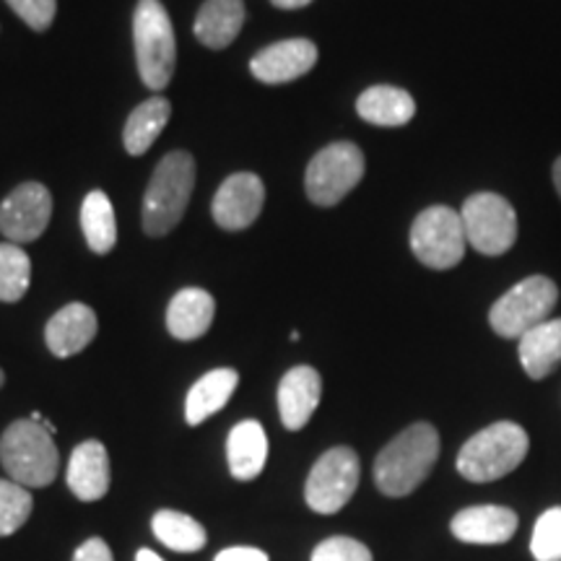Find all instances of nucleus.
<instances>
[{
  "label": "nucleus",
  "instance_id": "f257e3e1",
  "mask_svg": "<svg viewBox=\"0 0 561 561\" xmlns=\"http://www.w3.org/2000/svg\"><path fill=\"white\" fill-rule=\"evenodd\" d=\"M439 458V432L426 421L411 424L382 447L375 460V483L385 496L401 500L430 479Z\"/></svg>",
  "mask_w": 561,
  "mask_h": 561
},
{
  "label": "nucleus",
  "instance_id": "f03ea898",
  "mask_svg": "<svg viewBox=\"0 0 561 561\" xmlns=\"http://www.w3.org/2000/svg\"><path fill=\"white\" fill-rule=\"evenodd\" d=\"M530 450L528 432L515 421H496L473 434L458 453V473L473 483L500 481L525 460Z\"/></svg>",
  "mask_w": 561,
  "mask_h": 561
},
{
  "label": "nucleus",
  "instance_id": "7ed1b4c3",
  "mask_svg": "<svg viewBox=\"0 0 561 561\" xmlns=\"http://www.w3.org/2000/svg\"><path fill=\"white\" fill-rule=\"evenodd\" d=\"M195 187V161L187 151H172L159 161L144 195V229L164 237L185 216Z\"/></svg>",
  "mask_w": 561,
  "mask_h": 561
},
{
  "label": "nucleus",
  "instance_id": "20e7f679",
  "mask_svg": "<svg viewBox=\"0 0 561 561\" xmlns=\"http://www.w3.org/2000/svg\"><path fill=\"white\" fill-rule=\"evenodd\" d=\"M0 462L11 481L26 489H42L50 486L58 476L60 455L45 426L32 419H19L0 437Z\"/></svg>",
  "mask_w": 561,
  "mask_h": 561
},
{
  "label": "nucleus",
  "instance_id": "39448f33",
  "mask_svg": "<svg viewBox=\"0 0 561 561\" xmlns=\"http://www.w3.org/2000/svg\"><path fill=\"white\" fill-rule=\"evenodd\" d=\"M133 39L140 81L153 91H161L174 76L178 42H174L172 19L161 0H138L133 13Z\"/></svg>",
  "mask_w": 561,
  "mask_h": 561
},
{
  "label": "nucleus",
  "instance_id": "423d86ee",
  "mask_svg": "<svg viewBox=\"0 0 561 561\" xmlns=\"http://www.w3.org/2000/svg\"><path fill=\"white\" fill-rule=\"evenodd\" d=\"M559 305V286L549 276H530L515 284L491 305L489 325L502 339L520 341L525 333L551 320Z\"/></svg>",
  "mask_w": 561,
  "mask_h": 561
},
{
  "label": "nucleus",
  "instance_id": "0eeeda50",
  "mask_svg": "<svg viewBox=\"0 0 561 561\" xmlns=\"http://www.w3.org/2000/svg\"><path fill=\"white\" fill-rule=\"evenodd\" d=\"M367 170V161L356 144L339 140L318 151L307 167L305 187L314 206L331 208L346 198L359 185Z\"/></svg>",
  "mask_w": 561,
  "mask_h": 561
},
{
  "label": "nucleus",
  "instance_id": "6e6552de",
  "mask_svg": "<svg viewBox=\"0 0 561 561\" xmlns=\"http://www.w3.org/2000/svg\"><path fill=\"white\" fill-rule=\"evenodd\" d=\"M468 240L458 210L430 206L411 227V250L421 265L432 271H450L466 255Z\"/></svg>",
  "mask_w": 561,
  "mask_h": 561
},
{
  "label": "nucleus",
  "instance_id": "1a4fd4ad",
  "mask_svg": "<svg viewBox=\"0 0 561 561\" xmlns=\"http://www.w3.org/2000/svg\"><path fill=\"white\" fill-rule=\"evenodd\" d=\"M466 240L481 255L496 257L512 250L517 242L520 227L517 214L507 198L496 193H476L462 203L460 210Z\"/></svg>",
  "mask_w": 561,
  "mask_h": 561
},
{
  "label": "nucleus",
  "instance_id": "9d476101",
  "mask_svg": "<svg viewBox=\"0 0 561 561\" xmlns=\"http://www.w3.org/2000/svg\"><path fill=\"white\" fill-rule=\"evenodd\" d=\"M362 462L351 447H333L325 455H320L307 476L305 500L312 512L318 515H335L341 512L354 496L359 486Z\"/></svg>",
  "mask_w": 561,
  "mask_h": 561
},
{
  "label": "nucleus",
  "instance_id": "9b49d317",
  "mask_svg": "<svg viewBox=\"0 0 561 561\" xmlns=\"http://www.w3.org/2000/svg\"><path fill=\"white\" fill-rule=\"evenodd\" d=\"M53 216V195L42 182H24L0 206V234L13 244L45 234Z\"/></svg>",
  "mask_w": 561,
  "mask_h": 561
},
{
  "label": "nucleus",
  "instance_id": "f8f14e48",
  "mask_svg": "<svg viewBox=\"0 0 561 561\" xmlns=\"http://www.w3.org/2000/svg\"><path fill=\"white\" fill-rule=\"evenodd\" d=\"M265 203V185L257 174L240 172L231 174L221 182V187L216 191L214 206V221L227 231H240L255 224L261 216Z\"/></svg>",
  "mask_w": 561,
  "mask_h": 561
},
{
  "label": "nucleus",
  "instance_id": "ddd939ff",
  "mask_svg": "<svg viewBox=\"0 0 561 561\" xmlns=\"http://www.w3.org/2000/svg\"><path fill=\"white\" fill-rule=\"evenodd\" d=\"M318 62V47L310 39H284L265 47L250 60V70L263 83H289L307 76Z\"/></svg>",
  "mask_w": 561,
  "mask_h": 561
},
{
  "label": "nucleus",
  "instance_id": "4468645a",
  "mask_svg": "<svg viewBox=\"0 0 561 561\" xmlns=\"http://www.w3.org/2000/svg\"><path fill=\"white\" fill-rule=\"evenodd\" d=\"M517 515L510 507L500 504H479V507L460 510L453 517L450 530L462 543L496 546L507 543L517 533Z\"/></svg>",
  "mask_w": 561,
  "mask_h": 561
},
{
  "label": "nucleus",
  "instance_id": "2eb2a0df",
  "mask_svg": "<svg viewBox=\"0 0 561 561\" xmlns=\"http://www.w3.org/2000/svg\"><path fill=\"white\" fill-rule=\"evenodd\" d=\"M322 377L312 367H291L278 385L280 421L289 432H299L310 424L314 409L320 405Z\"/></svg>",
  "mask_w": 561,
  "mask_h": 561
},
{
  "label": "nucleus",
  "instance_id": "dca6fc26",
  "mask_svg": "<svg viewBox=\"0 0 561 561\" xmlns=\"http://www.w3.org/2000/svg\"><path fill=\"white\" fill-rule=\"evenodd\" d=\"M96 331H100V322H96L94 310L81 301H73L53 314L45 328V341L58 359H68V356L81 354L96 339Z\"/></svg>",
  "mask_w": 561,
  "mask_h": 561
},
{
  "label": "nucleus",
  "instance_id": "f3484780",
  "mask_svg": "<svg viewBox=\"0 0 561 561\" xmlns=\"http://www.w3.org/2000/svg\"><path fill=\"white\" fill-rule=\"evenodd\" d=\"M68 486L81 502H100L110 491V455L100 439H87L70 453Z\"/></svg>",
  "mask_w": 561,
  "mask_h": 561
},
{
  "label": "nucleus",
  "instance_id": "a211bd4d",
  "mask_svg": "<svg viewBox=\"0 0 561 561\" xmlns=\"http://www.w3.org/2000/svg\"><path fill=\"white\" fill-rule=\"evenodd\" d=\"M227 462L237 481H252L263 473L268 462V437L257 421H242L229 432Z\"/></svg>",
  "mask_w": 561,
  "mask_h": 561
},
{
  "label": "nucleus",
  "instance_id": "6ab92c4d",
  "mask_svg": "<svg viewBox=\"0 0 561 561\" xmlns=\"http://www.w3.org/2000/svg\"><path fill=\"white\" fill-rule=\"evenodd\" d=\"M216 301L208 291L203 289H182L172 297L167 307V328L178 341H195L208 333L214 322Z\"/></svg>",
  "mask_w": 561,
  "mask_h": 561
},
{
  "label": "nucleus",
  "instance_id": "aec40b11",
  "mask_svg": "<svg viewBox=\"0 0 561 561\" xmlns=\"http://www.w3.org/2000/svg\"><path fill=\"white\" fill-rule=\"evenodd\" d=\"M356 112L369 125L401 128V125H409L413 115H416V102H413V96L405 89L380 83V87H369L356 100Z\"/></svg>",
  "mask_w": 561,
  "mask_h": 561
},
{
  "label": "nucleus",
  "instance_id": "412c9836",
  "mask_svg": "<svg viewBox=\"0 0 561 561\" xmlns=\"http://www.w3.org/2000/svg\"><path fill=\"white\" fill-rule=\"evenodd\" d=\"M244 24V3L242 0H206L195 16V37L208 50H224Z\"/></svg>",
  "mask_w": 561,
  "mask_h": 561
},
{
  "label": "nucleus",
  "instance_id": "4be33fe9",
  "mask_svg": "<svg viewBox=\"0 0 561 561\" xmlns=\"http://www.w3.org/2000/svg\"><path fill=\"white\" fill-rule=\"evenodd\" d=\"M517 354L530 380H543L561 364V318L546 320L517 341Z\"/></svg>",
  "mask_w": 561,
  "mask_h": 561
},
{
  "label": "nucleus",
  "instance_id": "5701e85b",
  "mask_svg": "<svg viewBox=\"0 0 561 561\" xmlns=\"http://www.w3.org/2000/svg\"><path fill=\"white\" fill-rule=\"evenodd\" d=\"M237 385H240V375L234 369H214L208 375H203L198 382L193 385L187 392L185 401V421L191 426H198L203 421L214 416L216 411H221L229 403V398L234 396Z\"/></svg>",
  "mask_w": 561,
  "mask_h": 561
},
{
  "label": "nucleus",
  "instance_id": "b1692460",
  "mask_svg": "<svg viewBox=\"0 0 561 561\" xmlns=\"http://www.w3.org/2000/svg\"><path fill=\"white\" fill-rule=\"evenodd\" d=\"M170 115L172 104L167 102L164 96H151L149 102L138 104V107L130 112L123 130L125 151H128L130 157H144V153L153 146V140L159 138V133L164 130V125L170 123Z\"/></svg>",
  "mask_w": 561,
  "mask_h": 561
},
{
  "label": "nucleus",
  "instance_id": "393cba45",
  "mask_svg": "<svg viewBox=\"0 0 561 561\" xmlns=\"http://www.w3.org/2000/svg\"><path fill=\"white\" fill-rule=\"evenodd\" d=\"M81 229L96 255H107L117 242V221L112 203L102 191H91L81 206Z\"/></svg>",
  "mask_w": 561,
  "mask_h": 561
},
{
  "label": "nucleus",
  "instance_id": "a878e982",
  "mask_svg": "<svg viewBox=\"0 0 561 561\" xmlns=\"http://www.w3.org/2000/svg\"><path fill=\"white\" fill-rule=\"evenodd\" d=\"M153 536L159 538L167 549L178 553H195L206 546V528L195 520V517L185 515V512L174 510H159L151 520Z\"/></svg>",
  "mask_w": 561,
  "mask_h": 561
},
{
  "label": "nucleus",
  "instance_id": "bb28decb",
  "mask_svg": "<svg viewBox=\"0 0 561 561\" xmlns=\"http://www.w3.org/2000/svg\"><path fill=\"white\" fill-rule=\"evenodd\" d=\"M32 261L19 244H0V301H19L30 289Z\"/></svg>",
  "mask_w": 561,
  "mask_h": 561
},
{
  "label": "nucleus",
  "instance_id": "cd10ccee",
  "mask_svg": "<svg viewBox=\"0 0 561 561\" xmlns=\"http://www.w3.org/2000/svg\"><path fill=\"white\" fill-rule=\"evenodd\" d=\"M34 500L30 489L16 481L0 479V538L13 536L21 525L30 520Z\"/></svg>",
  "mask_w": 561,
  "mask_h": 561
},
{
  "label": "nucleus",
  "instance_id": "c85d7f7f",
  "mask_svg": "<svg viewBox=\"0 0 561 561\" xmlns=\"http://www.w3.org/2000/svg\"><path fill=\"white\" fill-rule=\"evenodd\" d=\"M530 551L536 561H561V507L546 510L533 528Z\"/></svg>",
  "mask_w": 561,
  "mask_h": 561
},
{
  "label": "nucleus",
  "instance_id": "c756f323",
  "mask_svg": "<svg viewBox=\"0 0 561 561\" xmlns=\"http://www.w3.org/2000/svg\"><path fill=\"white\" fill-rule=\"evenodd\" d=\"M310 561H375L371 551L356 538L346 536H333L318 543V549L312 551Z\"/></svg>",
  "mask_w": 561,
  "mask_h": 561
},
{
  "label": "nucleus",
  "instance_id": "7c9ffc66",
  "mask_svg": "<svg viewBox=\"0 0 561 561\" xmlns=\"http://www.w3.org/2000/svg\"><path fill=\"white\" fill-rule=\"evenodd\" d=\"M34 32H47L58 13V0H5Z\"/></svg>",
  "mask_w": 561,
  "mask_h": 561
},
{
  "label": "nucleus",
  "instance_id": "2f4dec72",
  "mask_svg": "<svg viewBox=\"0 0 561 561\" xmlns=\"http://www.w3.org/2000/svg\"><path fill=\"white\" fill-rule=\"evenodd\" d=\"M73 561H115V559H112V551H110V546L104 543V538L94 536L76 549Z\"/></svg>",
  "mask_w": 561,
  "mask_h": 561
},
{
  "label": "nucleus",
  "instance_id": "473e14b6",
  "mask_svg": "<svg viewBox=\"0 0 561 561\" xmlns=\"http://www.w3.org/2000/svg\"><path fill=\"white\" fill-rule=\"evenodd\" d=\"M214 561H268V553L252 549V546H231V549H224Z\"/></svg>",
  "mask_w": 561,
  "mask_h": 561
},
{
  "label": "nucleus",
  "instance_id": "72a5a7b5",
  "mask_svg": "<svg viewBox=\"0 0 561 561\" xmlns=\"http://www.w3.org/2000/svg\"><path fill=\"white\" fill-rule=\"evenodd\" d=\"M271 3L280 11H297V9H305V5H310L312 0H271Z\"/></svg>",
  "mask_w": 561,
  "mask_h": 561
},
{
  "label": "nucleus",
  "instance_id": "f704fd0d",
  "mask_svg": "<svg viewBox=\"0 0 561 561\" xmlns=\"http://www.w3.org/2000/svg\"><path fill=\"white\" fill-rule=\"evenodd\" d=\"M551 178H553V187H557V193H559V198H561V157H557V161H553Z\"/></svg>",
  "mask_w": 561,
  "mask_h": 561
},
{
  "label": "nucleus",
  "instance_id": "c9c22d12",
  "mask_svg": "<svg viewBox=\"0 0 561 561\" xmlns=\"http://www.w3.org/2000/svg\"><path fill=\"white\" fill-rule=\"evenodd\" d=\"M136 561H164L159 557V553H153L151 549H140L138 553H136Z\"/></svg>",
  "mask_w": 561,
  "mask_h": 561
},
{
  "label": "nucleus",
  "instance_id": "e433bc0d",
  "mask_svg": "<svg viewBox=\"0 0 561 561\" xmlns=\"http://www.w3.org/2000/svg\"><path fill=\"white\" fill-rule=\"evenodd\" d=\"M3 382H5V375H3V369H0V388H3Z\"/></svg>",
  "mask_w": 561,
  "mask_h": 561
}]
</instances>
